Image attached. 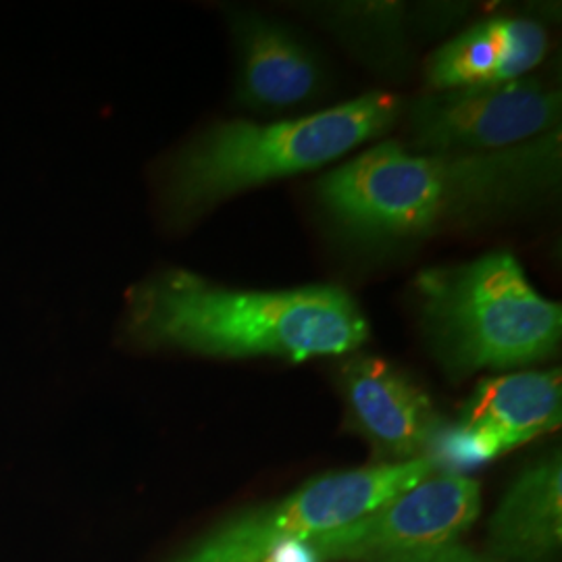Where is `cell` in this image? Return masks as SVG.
I'll list each match as a JSON object with an SVG mask.
<instances>
[{"instance_id":"1","label":"cell","mask_w":562,"mask_h":562,"mask_svg":"<svg viewBox=\"0 0 562 562\" xmlns=\"http://www.w3.org/2000/svg\"><path fill=\"white\" fill-rule=\"evenodd\" d=\"M561 148V130L471 155H415L382 142L323 176L317 196L350 240H415L536 199L559 180Z\"/></svg>"},{"instance_id":"2","label":"cell","mask_w":562,"mask_h":562,"mask_svg":"<svg viewBox=\"0 0 562 562\" xmlns=\"http://www.w3.org/2000/svg\"><path fill=\"white\" fill-rule=\"evenodd\" d=\"M134 340L204 357H340L369 338L350 294L331 285L234 290L188 269H165L127 294Z\"/></svg>"},{"instance_id":"3","label":"cell","mask_w":562,"mask_h":562,"mask_svg":"<svg viewBox=\"0 0 562 562\" xmlns=\"http://www.w3.org/2000/svg\"><path fill=\"white\" fill-rule=\"evenodd\" d=\"M401 97L369 92L327 111L292 120L222 121L204 130L171 161L165 202L173 220L190 222L269 181L338 161L383 136L402 115Z\"/></svg>"},{"instance_id":"4","label":"cell","mask_w":562,"mask_h":562,"mask_svg":"<svg viewBox=\"0 0 562 562\" xmlns=\"http://www.w3.org/2000/svg\"><path fill=\"white\" fill-rule=\"evenodd\" d=\"M417 294L423 334L452 378L542 361L561 344V306L543 299L510 252L423 271Z\"/></svg>"},{"instance_id":"5","label":"cell","mask_w":562,"mask_h":562,"mask_svg":"<svg viewBox=\"0 0 562 562\" xmlns=\"http://www.w3.org/2000/svg\"><path fill=\"white\" fill-rule=\"evenodd\" d=\"M434 471L438 464L422 457L323 475L278 503L225 522L178 562H261L285 543L306 542L361 519Z\"/></svg>"},{"instance_id":"6","label":"cell","mask_w":562,"mask_h":562,"mask_svg":"<svg viewBox=\"0 0 562 562\" xmlns=\"http://www.w3.org/2000/svg\"><path fill=\"white\" fill-rule=\"evenodd\" d=\"M482 510L480 483L438 469L361 519L306 540L317 562H413L448 548Z\"/></svg>"},{"instance_id":"7","label":"cell","mask_w":562,"mask_h":562,"mask_svg":"<svg viewBox=\"0 0 562 562\" xmlns=\"http://www.w3.org/2000/svg\"><path fill=\"white\" fill-rule=\"evenodd\" d=\"M561 92L536 78L431 90L408 113L411 148L471 155L513 148L559 130Z\"/></svg>"},{"instance_id":"8","label":"cell","mask_w":562,"mask_h":562,"mask_svg":"<svg viewBox=\"0 0 562 562\" xmlns=\"http://www.w3.org/2000/svg\"><path fill=\"white\" fill-rule=\"evenodd\" d=\"M340 385L355 429L383 464L427 457L440 419L422 387L396 367L352 357L341 364Z\"/></svg>"},{"instance_id":"9","label":"cell","mask_w":562,"mask_h":562,"mask_svg":"<svg viewBox=\"0 0 562 562\" xmlns=\"http://www.w3.org/2000/svg\"><path fill=\"white\" fill-rule=\"evenodd\" d=\"M238 99L259 113H281L319 97L317 57L288 27L257 13H234Z\"/></svg>"},{"instance_id":"10","label":"cell","mask_w":562,"mask_h":562,"mask_svg":"<svg viewBox=\"0 0 562 562\" xmlns=\"http://www.w3.org/2000/svg\"><path fill=\"white\" fill-rule=\"evenodd\" d=\"M548 50L538 21L494 18L442 44L425 67L431 90L496 86L533 71Z\"/></svg>"},{"instance_id":"11","label":"cell","mask_w":562,"mask_h":562,"mask_svg":"<svg viewBox=\"0 0 562 562\" xmlns=\"http://www.w3.org/2000/svg\"><path fill=\"white\" fill-rule=\"evenodd\" d=\"M561 371H527L483 380L462 406L459 425L498 459L561 425Z\"/></svg>"},{"instance_id":"12","label":"cell","mask_w":562,"mask_h":562,"mask_svg":"<svg viewBox=\"0 0 562 562\" xmlns=\"http://www.w3.org/2000/svg\"><path fill=\"white\" fill-rule=\"evenodd\" d=\"M494 552L510 562H552L562 543V462L552 454L522 471L490 525Z\"/></svg>"},{"instance_id":"13","label":"cell","mask_w":562,"mask_h":562,"mask_svg":"<svg viewBox=\"0 0 562 562\" xmlns=\"http://www.w3.org/2000/svg\"><path fill=\"white\" fill-rule=\"evenodd\" d=\"M413 562H492L487 561V559H482V557H477V554H473V552H469V550H464L461 546H448V548H442V550H438V552H434V554H427V557H423V559H417V561Z\"/></svg>"}]
</instances>
